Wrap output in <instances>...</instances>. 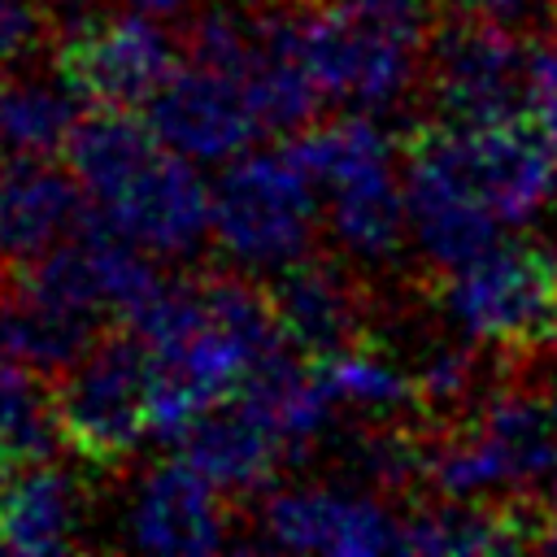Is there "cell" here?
I'll list each match as a JSON object with an SVG mask.
<instances>
[{
	"mask_svg": "<svg viewBox=\"0 0 557 557\" xmlns=\"http://www.w3.org/2000/svg\"><path fill=\"white\" fill-rule=\"evenodd\" d=\"M152 352V440L178 444L191 422L235 396L252 366L287 344L274 300L248 278L161 283L131 318Z\"/></svg>",
	"mask_w": 557,
	"mask_h": 557,
	"instance_id": "6da1fadb",
	"label": "cell"
},
{
	"mask_svg": "<svg viewBox=\"0 0 557 557\" xmlns=\"http://www.w3.org/2000/svg\"><path fill=\"white\" fill-rule=\"evenodd\" d=\"M318 187L292 152H239L213 183V244L239 274L278 278L309 257Z\"/></svg>",
	"mask_w": 557,
	"mask_h": 557,
	"instance_id": "7a4b0ae2",
	"label": "cell"
},
{
	"mask_svg": "<svg viewBox=\"0 0 557 557\" xmlns=\"http://www.w3.org/2000/svg\"><path fill=\"white\" fill-rule=\"evenodd\" d=\"M440 300L470 339L513 352L557 348V252L540 239H505L448 270Z\"/></svg>",
	"mask_w": 557,
	"mask_h": 557,
	"instance_id": "3957f363",
	"label": "cell"
},
{
	"mask_svg": "<svg viewBox=\"0 0 557 557\" xmlns=\"http://www.w3.org/2000/svg\"><path fill=\"white\" fill-rule=\"evenodd\" d=\"M61 440L91 466L126 461L152 435V352L131 335L96 339L52 392Z\"/></svg>",
	"mask_w": 557,
	"mask_h": 557,
	"instance_id": "277c9868",
	"label": "cell"
},
{
	"mask_svg": "<svg viewBox=\"0 0 557 557\" xmlns=\"http://www.w3.org/2000/svg\"><path fill=\"white\" fill-rule=\"evenodd\" d=\"M557 466V383L496 396L470 426L426 448V479L444 496H479Z\"/></svg>",
	"mask_w": 557,
	"mask_h": 557,
	"instance_id": "5b68a950",
	"label": "cell"
},
{
	"mask_svg": "<svg viewBox=\"0 0 557 557\" xmlns=\"http://www.w3.org/2000/svg\"><path fill=\"white\" fill-rule=\"evenodd\" d=\"M440 122L492 126L531 113V48L492 13H457L426 48Z\"/></svg>",
	"mask_w": 557,
	"mask_h": 557,
	"instance_id": "8992f818",
	"label": "cell"
},
{
	"mask_svg": "<svg viewBox=\"0 0 557 557\" xmlns=\"http://www.w3.org/2000/svg\"><path fill=\"white\" fill-rule=\"evenodd\" d=\"M178 48L152 13L83 17L57 39V74H65L100 109H148L174 78Z\"/></svg>",
	"mask_w": 557,
	"mask_h": 557,
	"instance_id": "52a82bcc",
	"label": "cell"
},
{
	"mask_svg": "<svg viewBox=\"0 0 557 557\" xmlns=\"http://www.w3.org/2000/svg\"><path fill=\"white\" fill-rule=\"evenodd\" d=\"M405 200H409V231L422 257L444 274L470 265L496 244L500 218L483 205V196L457 165L444 122L413 131L409 165H405Z\"/></svg>",
	"mask_w": 557,
	"mask_h": 557,
	"instance_id": "ba28073f",
	"label": "cell"
},
{
	"mask_svg": "<svg viewBox=\"0 0 557 557\" xmlns=\"http://www.w3.org/2000/svg\"><path fill=\"white\" fill-rule=\"evenodd\" d=\"M96 218L135 248L178 261L213 235V187L200 178L196 161L161 144L109 200L96 205Z\"/></svg>",
	"mask_w": 557,
	"mask_h": 557,
	"instance_id": "9c48e42d",
	"label": "cell"
},
{
	"mask_svg": "<svg viewBox=\"0 0 557 557\" xmlns=\"http://www.w3.org/2000/svg\"><path fill=\"white\" fill-rule=\"evenodd\" d=\"M261 544L287 553H331V557H374L400 553V518L344 487H274L257 509Z\"/></svg>",
	"mask_w": 557,
	"mask_h": 557,
	"instance_id": "30bf717a",
	"label": "cell"
},
{
	"mask_svg": "<svg viewBox=\"0 0 557 557\" xmlns=\"http://www.w3.org/2000/svg\"><path fill=\"white\" fill-rule=\"evenodd\" d=\"M148 126L170 152L196 165H226L248 152L261 131V113L244 78L191 61L178 65L174 78L148 100Z\"/></svg>",
	"mask_w": 557,
	"mask_h": 557,
	"instance_id": "8fae6325",
	"label": "cell"
},
{
	"mask_svg": "<svg viewBox=\"0 0 557 557\" xmlns=\"http://www.w3.org/2000/svg\"><path fill=\"white\" fill-rule=\"evenodd\" d=\"M413 44L383 39L370 30L348 26L318 0H305V57L322 87V96L352 104L357 113H387L396 109L413 78H418Z\"/></svg>",
	"mask_w": 557,
	"mask_h": 557,
	"instance_id": "7c38bea8",
	"label": "cell"
},
{
	"mask_svg": "<svg viewBox=\"0 0 557 557\" xmlns=\"http://www.w3.org/2000/svg\"><path fill=\"white\" fill-rule=\"evenodd\" d=\"M444 126L457 165L500 222H522L548 200L557 161L535 109L492 126Z\"/></svg>",
	"mask_w": 557,
	"mask_h": 557,
	"instance_id": "4fadbf2b",
	"label": "cell"
},
{
	"mask_svg": "<svg viewBox=\"0 0 557 557\" xmlns=\"http://www.w3.org/2000/svg\"><path fill=\"white\" fill-rule=\"evenodd\" d=\"M222 496L191 461L148 466L122 509V540L148 553H213L226 544Z\"/></svg>",
	"mask_w": 557,
	"mask_h": 557,
	"instance_id": "5bb4252c",
	"label": "cell"
},
{
	"mask_svg": "<svg viewBox=\"0 0 557 557\" xmlns=\"http://www.w3.org/2000/svg\"><path fill=\"white\" fill-rule=\"evenodd\" d=\"M183 461H191L218 492L244 496L270 483V474L292 457L278 422L244 392L205 409L178 440Z\"/></svg>",
	"mask_w": 557,
	"mask_h": 557,
	"instance_id": "9a60e30c",
	"label": "cell"
},
{
	"mask_svg": "<svg viewBox=\"0 0 557 557\" xmlns=\"http://www.w3.org/2000/svg\"><path fill=\"white\" fill-rule=\"evenodd\" d=\"M100 322L104 318L96 309L61 296L22 265V274L0 292V357L35 374H61L96 344Z\"/></svg>",
	"mask_w": 557,
	"mask_h": 557,
	"instance_id": "2e32d148",
	"label": "cell"
},
{
	"mask_svg": "<svg viewBox=\"0 0 557 557\" xmlns=\"http://www.w3.org/2000/svg\"><path fill=\"white\" fill-rule=\"evenodd\" d=\"M87 196L74 174L44 157H13L0 174V257L35 261L83 231Z\"/></svg>",
	"mask_w": 557,
	"mask_h": 557,
	"instance_id": "e0dca14e",
	"label": "cell"
},
{
	"mask_svg": "<svg viewBox=\"0 0 557 557\" xmlns=\"http://www.w3.org/2000/svg\"><path fill=\"white\" fill-rule=\"evenodd\" d=\"M87 527V483L48 461L17 466L0 483V548L4 553H65Z\"/></svg>",
	"mask_w": 557,
	"mask_h": 557,
	"instance_id": "ac0fdd59",
	"label": "cell"
},
{
	"mask_svg": "<svg viewBox=\"0 0 557 557\" xmlns=\"http://www.w3.org/2000/svg\"><path fill=\"white\" fill-rule=\"evenodd\" d=\"M270 300L287 344L313 361L361 344V313H366L361 296L352 278L331 261H318V257L296 261L292 270L278 274Z\"/></svg>",
	"mask_w": 557,
	"mask_h": 557,
	"instance_id": "d6986e66",
	"label": "cell"
},
{
	"mask_svg": "<svg viewBox=\"0 0 557 557\" xmlns=\"http://www.w3.org/2000/svg\"><path fill=\"white\" fill-rule=\"evenodd\" d=\"M257 61L244 78L265 131H300L326 100L305 57V4H265L257 13Z\"/></svg>",
	"mask_w": 557,
	"mask_h": 557,
	"instance_id": "ffe728a7",
	"label": "cell"
},
{
	"mask_svg": "<svg viewBox=\"0 0 557 557\" xmlns=\"http://www.w3.org/2000/svg\"><path fill=\"white\" fill-rule=\"evenodd\" d=\"M326 200V226L335 244L357 261H392L405 231H409V200L405 183L396 178L392 161H374L352 170L318 191Z\"/></svg>",
	"mask_w": 557,
	"mask_h": 557,
	"instance_id": "44dd1931",
	"label": "cell"
},
{
	"mask_svg": "<svg viewBox=\"0 0 557 557\" xmlns=\"http://www.w3.org/2000/svg\"><path fill=\"white\" fill-rule=\"evenodd\" d=\"M87 96L65 78H22L0 87V152L9 157H48L70 144L78 131Z\"/></svg>",
	"mask_w": 557,
	"mask_h": 557,
	"instance_id": "7402d4cb",
	"label": "cell"
},
{
	"mask_svg": "<svg viewBox=\"0 0 557 557\" xmlns=\"http://www.w3.org/2000/svg\"><path fill=\"white\" fill-rule=\"evenodd\" d=\"M61 440L52 392H44L39 374L0 357V483L17 466L48 461Z\"/></svg>",
	"mask_w": 557,
	"mask_h": 557,
	"instance_id": "603a6c76",
	"label": "cell"
},
{
	"mask_svg": "<svg viewBox=\"0 0 557 557\" xmlns=\"http://www.w3.org/2000/svg\"><path fill=\"white\" fill-rule=\"evenodd\" d=\"M257 39H261L257 13L244 9V4H235V0H218V4H205L187 22L183 48H187V57L196 65H209V70L248 78L252 61H257Z\"/></svg>",
	"mask_w": 557,
	"mask_h": 557,
	"instance_id": "cb8c5ba5",
	"label": "cell"
},
{
	"mask_svg": "<svg viewBox=\"0 0 557 557\" xmlns=\"http://www.w3.org/2000/svg\"><path fill=\"white\" fill-rule=\"evenodd\" d=\"M326 387L335 400L344 405H361V409H400L418 400V379H409L405 370H396L387 357L366 352L361 344L331 352L318 361Z\"/></svg>",
	"mask_w": 557,
	"mask_h": 557,
	"instance_id": "d4e9b609",
	"label": "cell"
},
{
	"mask_svg": "<svg viewBox=\"0 0 557 557\" xmlns=\"http://www.w3.org/2000/svg\"><path fill=\"white\" fill-rule=\"evenodd\" d=\"M318 4L331 9L335 17H344L357 30H370V35L422 48L435 0H318Z\"/></svg>",
	"mask_w": 557,
	"mask_h": 557,
	"instance_id": "484cf974",
	"label": "cell"
},
{
	"mask_svg": "<svg viewBox=\"0 0 557 557\" xmlns=\"http://www.w3.org/2000/svg\"><path fill=\"white\" fill-rule=\"evenodd\" d=\"M418 379V400L422 405H453L466 396L470 387V357L461 348H444V352H431L426 366L413 374Z\"/></svg>",
	"mask_w": 557,
	"mask_h": 557,
	"instance_id": "4316f807",
	"label": "cell"
},
{
	"mask_svg": "<svg viewBox=\"0 0 557 557\" xmlns=\"http://www.w3.org/2000/svg\"><path fill=\"white\" fill-rule=\"evenodd\" d=\"M44 39V17L35 0H0V65L30 57Z\"/></svg>",
	"mask_w": 557,
	"mask_h": 557,
	"instance_id": "83f0119b",
	"label": "cell"
},
{
	"mask_svg": "<svg viewBox=\"0 0 557 557\" xmlns=\"http://www.w3.org/2000/svg\"><path fill=\"white\" fill-rule=\"evenodd\" d=\"M531 109H557V4H553V26L548 35L531 48Z\"/></svg>",
	"mask_w": 557,
	"mask_h": 557,
	"instance_id": "f1b7e54d",
	"label": "cell"
},
{
	"mask_svg": "<svg viewBox=\"0 0 557 557\" xmlns=\"http://www.w3.org/2000/svg\"><path fill=\"white\" fill-rule=\"evenodd\" d=\"M126 4L139 9V13H152V17H174V13L187 9V0H126Z\"/></svg>",
	"mask_w": 557,
	"mask_h": 557,
	"instance_id": "f546056e",
	"label": "cell"
},
{
	"mask_svg": "<svg viewBox=\"0 0 557 557\" xmlns=\"http://www.w3.org/2000/svg\"><path fill=\"white\" fill-rule=\"evenodd\" d=\"M531 0H474V13H492V17H513L522 13Z\"/></svg>",
	"mask_w": 557,
	"mask_h": 557,
	"instance_id": "4dcf8cb0",
	"label": "cell"
},
{
	"mask_svg": "<svg viewBox=\"0 0 557 557\" xmlns=\"http://www.w3.org/2000/svg\"><path fill=\"white\" fill-rule=\"evenodd\" d=\"M540 548L557 553V496L544 500V535H540Z\"/></svg>",
	"mask_w": 557,
	"mask_h": 557,
	"instance_id": "1f68e13d",
	"label": "cell"
},
{
	"mask_svg": "<svg viewBox=\"0 0 557 557\" xmlns=\"http://www.w3.org/2000/svg\"><path fill=\"white\" fill-rule=\"evenodd\" d=\"M540 122H544V135H548V148H553V161H557V109H544Z\"/></svg>",
	"mask_w": 557,
	"mask_h": 557,
	"instance_id": "d6a6232c",
	"label": "cell"
}]
</instances>
